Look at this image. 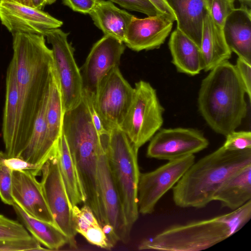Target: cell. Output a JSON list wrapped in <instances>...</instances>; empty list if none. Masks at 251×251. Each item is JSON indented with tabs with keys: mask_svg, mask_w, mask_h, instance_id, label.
Here are the masks:
<instances>
[{
	"mask_svg": "<svg viewBox=\"0 0 251 251\" xmlns=\"http://www.w3.org/2000/svg\"><path fill=\"white\" fill-rule=\"evenodd\" d=\"M209 71L201 84L199 110L214 132L226 136L247 115L246 89L235 65L228 60Z\"/></svg>",
	"mask_w": 251,
	"mask_h": 251,
	"instance_id": "cell-3",
	"label": "cell"
},
{
	"mask_svg": "<svg viewBox=\"0 0 251 251\" xmlns=\"http://www.w3.org/2000/svg\"><path fill=\"white\" fill-rule=\"evenodd\" d=\"M240 78L245 86L249 100H251V64L238 58L235 65Z\"/></svg>",
	"mask_w": 251,
	"mask_h": 251,
	"instance_id": "cell-36",
	"label": "cell"
},
{
	"mask_svg": "<svg viewBox=\"0 0 251 251\" xmlns=\"http://www.w3.org/2000/svg\"><path fill=\"white\" fill-rule=\"evenodd\" d=\"M149 0L155 6V7L160 12L168 14L176 19V17L174 13V12L168 5L165 0Z\"/></svg>",
	"mask_w": 251,
	"mask_h": 251,
	"instance_id": "cell-39",
	"label": "cell"
},
{
	"mask_svg": "<svg viewBox=\"0 0 251 251\" xmlns=\"http://www.w3.org/2000/svg\"><path fill=\"white\" fill-rule=\"evenodd\" d=\"M99 0H62L64 5L75 12L89 14L94 9Z\"/></svg>",
	"mask_w": 251,
	"mask_h": 251,
	"instance_id": "cell-38",
	"label": "cell"
},
{
	"mask_svg": "<svg viewBox=\"0 0 251 251\" xmlns=\"http://www.w3.org/2000/svg\"><path fill=\"white\" fill-rule=\"evenodd\" d=\"M56 155L60 172L72 206L84 203L85 197L62 133L58 144Z\"/></svg>",
	"mask_w": 251,
	"mask_h": 251,
	"instance_id": "cell-28",
	"label": "cell"
},
{
	"mask_svg": "<svg viewBox=\"0 0 251 251\" xmlns=\"http://www.w3.org/2000/svg\"><path fill=\"white\" fill-rule=\"evenodd\" d=\"M0 21L12 34L44 35L63 25L61 21L42 10L8 0H0Z\"/></svg>",
	"mask_w": 251,
	"mask_h": 251,
	"instance_id": "cell-14",
	"label": "cell"
},
{
	"mask_svg": "<svg viewBox=\"0 0 251 251\" xmlns=\"http://www.w3.org/2000/svg\"><path fill=\"white\" fill-rule=\"evenodd\" d=\"M251 218V201L232 212L184 225H172L143 240L139 250L200 251L222 242L242 228Z\"/></svg>",
	"mask_w": 251,
	"mask_h": 251,
	"instance_id": "cell-5",
	"label": "cell"
},
{
	"mask_svg": "<svg viewBox=\"0 0 251 251\" xmlns=\"http://www.w3.org/2000/svg\"><path fill=\"white\" fill-rule=\"evenodd\" d=\"M249 164L251 149L231 151L221 146L185 172L172 188L174 203L181 208L206 206L230 176Z\"/></svg>",
	"mask_w": 251,
	"mask_h": 251,
	"instance_id": "cell-4",
	"label": "cell"
},
{
	"mask_svg": "<svg viewBox=\"0 0 251 251\" xmlns=\"http://www.w3.org/2000/svg\"><path fill=\"white\" fill-rule=\"evenodd\" d=\"M82 96L84 99L93 122L94 126L99 135L101 136L107 134L109 131L105 127L103 123L97 110L93 97L88 94L82 91Z\"/></svg>",
	"mask_w": 251,
	"mask_h": 251,
	"instance_id": "cell-35",
	"label": "cell"
},
{
	"mask_svg": "<svg viewBox=\"0 0 251 251\" xmlns=\"http://www.w3.org/2000/svg\"><path fill=\"white\" fill-rule=\"evenodd\" d=\"M49 250L41 246V244L33 236L30 238L0 241V251H25Z\"/></svg>",
	"mask_w": 251,
	"mask_h": 251,
	"instance_id": "cell-32",
	"label": "cell"
},
{
	"mask_svg": "<svg viewBox=\"0 0 251 251\" xmlns=\"http://www.w3.org/2000/svg\"><path fill=\"white\" fill-rule=\"evenodd\" d=\"M94 24L104 34L124 42L128 26L134 17L109 0H99L89 13Z\"/></svg>",
	"mask_w": 251,
	"mask_h": 251,
	"instance_id": "cell-24",
	"label": "cell"
},
{
	"mask_svg": "<svg viewBox=\"0 0 251 251\" xmlns=\"http://www.w3.org/2000/svg\"><path fill=\"white\" fill-rule=\"evenodd\" d=\"M134 89L132 101L120 128L139 149L161 128L164 109L149 82L140 80Z\"/></svg>",
	"mask_w": 251,
	"mask_h": 251,
	"instance_id": "cell-7",
	"label": "cell"
},
{
	"mask_svg": "<svg viewBox=\"0 0 251 251\" xmlns=\"http://www.w3.org/2000/svg\"><path fill=\"white\" fill-rule=\"evenodd\" d=\"M8 157L5 152L0 151V198L5 204L12 206L14 203L12 196L13 171L4 162Z\"/></svg>",
	"mask_w": 251,
	"mask_h": 251,
	"instance_id": "cell-30",
	"label": "cell"
},
{
	"mask_svg": "<svg viewBox=\"0 0 251 251\" xmlns=\"http://www.w3.org/2000/svg\"><path fill=\"white\" fill-rule=\"evenodd\" d=\"M223 147L231 151L251 149V132L250 131H236L228 134Z\"/></svg>",
	"mask_w": 251,
	"mask_h": 251,
	"instance_id": "cell-33",
	"label": "cell"
},
{
	"mask_svg": "<svg viewBox=\"0 0 251 251\" xmlns=\"http://www.w3.org/2000/svg\"><path fill=\"white\" fill-rule=\"evenodd\" d=\"M194 155L169 161L155 170L140 173L138 184L139 213L153 212L160 199L176 184L195 161Z\"/></svg>",
	"mask_w": 251,
	"mask_h": 251,
	"instance_id": "cell-10",
	"label": "cell"
},
{
	"mask_svg": "<svg viewBox=\"0 0 251 251\" xmlns=\"http://www.w3.org/2000/svg\"><path fill=\"white\" fill-rule=\"evenodd\" d=\"M105 150L127 224L130 228L139 217L138 184L140 171L138 152L120 128L100 136Z\"/></svg>",
	"mask_w": 251,
	"mask_h": 251,
	"instance_id": "cell-6",
	"label": "cell"
},
{
	"mask_svg": "<svg viewBox=\"0 0 251 251\" xmlns=\"http://www.w3.org/2000/svg\"><path fill=\"white\" fill-rule=\"evenodd\" d=\"M62 133L85 197L84 203L92 209L102 227L107 224L98 179L102 145L83 96L77 106L64 112Z\"/></svg>",
	"mask_w": 251,
	"mask_h": 251,
	"instance_id": "cell-2",
	"label": "cell"
},
{
	"mask_svg": "<svg viewBox=\"0 0 251 251\" xmlns=\"http://www.w3.org/2000/svg\"><path fill=\"white\" fill-rule=\"evenodd\" d=\"M41 175L43 194L55 225L68 237L70 245L75 247L77 232L73 221L72 205L60 172L56 151L44 164Z\"/></svg>",
	"mask_w": 251,
	"mask_h": 251,
	"instance_id": "cell-11",
	"label": "cell"
},
{
	"mask_svg": "<svg viewBox=\"0 0 251 251\" xmlns=\"http://www.w3.org/2000/svg\"><path fill=\"white\" fill-rule=\"evenodd\" d=\"M12 206L31 236L49 250H58L66 244L70 245L68 237L55 225L30 216L15 202Z\"/></svg>",
	"mask_w": 251,
	"mask_h": 251,
	"instance_id": "cell-26",
	"label": "cell"
},
{
	"mask_svg": "<svg viewBox=\"0 0 251 251\" xmlns=\"http://www.w3.org/2000/svg\"><path fill=\"white\" fill-rule=\"evenodd\" d=\"M12 58L16 65L18 91L14 157H19L32 133L34 123L48 91L54 66L53 53L43 35L12 34Z\"/></svg>",
	"mask_w": 251,
	"mask_h": 251,
	"instance_id": "cell-1",
	"label": "cell"
},
{
	"mask_svg": "<svg viewBox=\"0 0 251 251\" xmlns=\"http://www.w3.org/2000/svg\"><path fill=\"white\" fill-rule=\"evenodd\" d=\"M102 228L109 242L114 247L119 241L113 226L111 225L107 224L102 226Z\"/></svg>",
	"mask_w": 251,
	"mask_h": 251,
	"instance_id": "cell-40",
	"label": "cell"
},
{
	"mask_svg": "<svg viewBox=\"0 0 251 251\" xmlns=\"http://www.w3.org/2000/svg\"><path fill=\"white\" fill-rule=\"evenodd\" d=\"M18 110L16 65L14 59L12 58L6 72L5 99L2 125L5 152L8 157H14Z\"/></svg>",
	"mask_w": 251,
	"mask_h": 251,
	"instance_id": "cell-22",
	"label": "cell"
},
{
	"mask_svg": "<svg viewBox=\"0 0 251 251\" xmlns=\"http://www.w3.org/2000/svg\"><path fill=\"white\" fill-rule=\"evenodd\" d=\"M31 237L22 223L0 214V241L25 239Z\"/></svg>",
	"mask_w": 251,
	"mask_h": 251,
	"instance_id": "cell-29",
	"label": "cell"
},
{
	"mask_svg": "<svg viewBox=\"0 0 251 251\" xmlns=\"http://www.w3.org/2000/svg\"><path fill=\"white\" fill-rule=\"evenodd\" d=\"M168 45L172 62L178 72L195 75L203 70L200 47L180 30L176 28L173 31Z\"/></svg>",
	"mask_w": 251,
	"mask_h": 251,
	"instance_id": "cell-23",
	"label": "cell"
},
{
	"mask_svg": "<svg viewBox=\"0 0 251 251\" xmlns=\"http://www.w3.org/2000/svg\"><path fill=\"white\" fill-rule=\"evenodd\" d=\"M251 199V164L232 174L215 194L213 201L220 202L222 207L234 210Z\"/></svg>",
	"mask_w": 251,
	"mask_h": 251,
	"instance_id": "cell-25",
	"label": "cell"
},
{
	"mask_svg": "<svg viewBox=\"0 0 251 251\" xmlns=\"http://www.w3.org/2000/svg\"><path fill=\"white\" fill-rule=\"evenodd\" d=\"M33 7L42 10L47 4L46 0H31Z\"/></svg>",
	"mask_w": 251,
	"mask_h": 251,
	"instance_id": "cell-41",
	"label": "cell"
},
{
	"mask_svg": "<svg viewBox=\"0 0 251 251\" xmlns=\"http://www.w3.org/2000/svg\"><path fill=\"white\" fill-rule=\"evenodd\" d=\"M49 93V88L44 97L37 113L29 141L20 156L18 157L37 166L41 170L44 164L47 161L44 149L47 131L46 110Z\"/></svg>",
	"mask_w": 251,
	"mask_h": 251,
	"instance_id": "cell-27",
	"label": "cell"
},
{
	"mask_svg": "<svg viewBox=\"0 0 251 251\" xmlns=\"http://www.w3.org/2000/svg\"><path fill=\"white\" fill-rule=\"evenodd\" d=\"M235 0H204L208 13L219 25L223 26L227 17L235 8Z\"/></svg>",
	"mask_w": 251,
	"mask_h": 251,
	"instance_id": "cell-31",
	"label": "cell"
},
{
	"mask_svg": "<svg viewBox=\"0 0 251 251\" xmlns=\"http://www.w3.org/2000/svg\"><path fill=\"white\" fill-rule=\"evenodd\" d=\"M11 0L14 2H16L24 5H27L29 6L33 7L31 2V0Z\"/></svg>",
	"mask_w": 251,
	"mask_h": 251,
	"instance_id": "cell-42",
	"label": "cell"
},
{
	"mask_svg": "<svg viewBox=\"0 0 251 251\" xmlns=\"http://www.w3.org/2000/svg\"><path fill=\"white\" fill-rule=\"evenodd\" d=\"M223 31L231 52L251 64V11L247 4L241 3L226 18Z\"/></svg>",
	"mask_w": 251,
	"mask_h": 251,
	"instance_id": "cell-18",
	"label": "cell"
},
{
	"mask_svg": "<svg viewBox=\"0 0 251 251\" xmlns=\"http://www.w3.org/2000/svg\"><path fill=\"white\" fill-rule=\"evenodd\" d=\"M200 49L203 69L209 71L228 60L232 52L226 42L223 27L217 25L207 13L203 20Z\"/></svg>",
	"mask_w": 251,
	"mask_h": 251,
	"instance_id": "cell-19",
	"label": "cell"
},
{
	"mask_svg": "<svg viewBox=\"0 0 251 251\" xmlns=\"http://www.w3.org/2000/svg\"><path fill=\"white\" fill-rule=\"evenodd\" d=\"M4 162L12 171H29L36 176L41 175V170L39 167L20 157H8Z\"/></svg>",
	"mask_w": 251,
	"mask_h": 251,
	"instance_id": "cell-37",
	"label": "cell"
},
{
	"mask_svg": "<svg viewBox=\"0 0 251 251\" xmlns=\"http://www.w3.org/2000/svg\"><path fill=\"white\" fill-rule=\"evenodd\" d=\"M175 21V18L162 13L141 19L134 16L124 43L136 51L158 49L171 33Z\"/></svg>",
	"mask_w": 251,
	"mask_h": 251,
	"instance_id": "cell-15",
	"label": "cell"
},
{
	"mask_svg": "<svg viewBox=\"0 0 251 251\" xmlns=\"http://www.w3.org/2000/svg\"><path fill=\"white\" fill-rule=\"evenodd\" d=\"M239 0L240 1H241L242 2V3L249 5L250 6L251 0Z\"/></svg>",
	"mask_w": 251,
	"mask_h": 251,
	"instance_id": "cell-43",
	"label": "cell"
},
{
	"mask_svg": "<svg viewBox=\"0 0 251 251\" xmlns=\"http://www.w3.org/2000/svg\"><path fill=\"white\" fill-rule=\"evenodd\" d=\"M64 111L59 82L55 69H52L46 110L47 131L45 154L48 160L56 151L62 133Z\"/></svg>",
	"mask_w": 251,
	"mask_h": 251,
	"instance_id": "cell-20",
	"label": "cell"
},
{
	"mask_svg": "<svg viewBox=\"0 0 251 251\" xmlns=\"http://www.w3.org/2000/svg\"><path fill=\"white\" fill-rule=\"evenodd\" d=\"M98 179L107 224L113 226L119 241L127 243L131 229L127 224L102 145L98 158Z\"/></svg>",
	"mask_w": 251,
	"mask_h": 251,
	"instance_id": "cell-16",
	"label": "cell"
},
{
	"mask_svg": "<svg viewBox=\"0 0 251 251\" xmlns=\"http://www.w3.org/2000/svg\"><path fill=\"white\" fill-rule=\"evenodd\" d=\"M150 141L147 156L169 161L194 155L209 145L202 132L189 128L160 129Z\"/></svg>",
	"mask_w": 251,
	"mask_h": 251,
	"instance_id": "cell-12",
	"label": "cell"
},
{
	"mask_svg": "<svg viewBox=\"0 0 251 251\" xmlns=\"http://www.w3.org/2000/svg\"><path fill=\"white\" fill-rule=\"evenodd\" d=\"M134 88L124 77L119 67L100 81L93 97L97 110L108 131L121 126L131 105Z\"/></svg>",
	"mask_w": 251,
	"mask_h": 251,
	"instance_id": "cell-9",
	"label": "cell"
},
{
	"mask_svg": "<svg viewBox=\"0 0 251 251\" xmlns=\"http://www.w3.org/2000/svg\"><path fill=\"white\" fill-rule=\"evenodd\" d=\"M12 196L14 202L28 215L56 226L41 183L33 173L26 171H13Z\"/></svg>",
	"mask_w": 251,
	"mask_h": 251,
	"instance_id": "cell-17",
	"label": "cell"
},
{
	"mask_svg": "<svg viewBox=\"0 0 251 251\" xmlns=\"http://www.w3.org/2000/svg\"><path fill=\"white\" fill-rule=\"evenodd\" d=\"M125 50L123 42L110 36L104 35L98 41L79 69L82 91L94 97L101 80L119 66Z\"/></svg>",
	"mask_w": 251,
	"mask_h": 251,
	"instance_id": "cell-13",
	"label": "cell"
},
{
	"mask_svg": "<svg viewBox=\"0 0 251 251\" xmlns=\"http://www.w3.org/2000/svg\"><path fill=\"white\" fill-rule=\"evenodd\" d=\"M47 4H53L56 0H46Z\"/></svg>",
	"mask_w": 251,
	"mask_h": 251,
	"instance_id": "cell-44",
	"label": "cell"
},
{
	"mask_svg": "<svg viewBox=\"0 0 251 251\" xmlns=\"http://www.w3.org/2000/svg\"><path fill=\"white\" fill-rule=\"evenodd\" d=\"M130 11L143 13L148 16L160 12L149 0H108Z\"/></svg>",
	"mask_w": 251,
	"mask_h": 251,
	"instance_id": "cell-34",
	"label": "cell"
},
{
	"mask_svg": "<svg viewBox=\"0 0 251 251\" xmlns=\"http://www.w3.org/2000/svg\"><path fill=\"white\" fill-rule=\"evenodd\" d=\"M176 17V28L199 47L203 20L208 13L204 0H165Z\"/></svg>",
	"mask_w": 251,
	"mask_h": 251,
	"instance_id": "cell-21",
	"label": "cell"
},
{
	"mask_svg": "<svg viewBox=\"0 0 251 251\" xmlns=\"http://www.w3.org/2000/svg\"><path fill=\"white\" fill-rule=\"evenodd\" d=\"M69 34L56 28L44 35L52 47L64 113L77 106L82 98L80 69L75 59L74 48L68 41Z\"/></svg>",
	"mask_w": 251,
	"mask_h": 251,
	"instance_id": "cell-8",
	"label": "cell"
}]
</instances>
